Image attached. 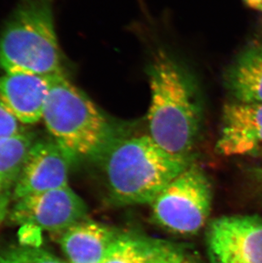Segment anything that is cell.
I'll use <instances>...</instances> for the list:
<instances>
[{
    "label": "cell",
    "mask_w": 262,
    "mask_h": 263,
    "mask_svg": "<svg viewBox=\"0 0 262 263\" xmlns=\"http://www.w3.org/2000/svg\"><path fill=\"white\" fill-rule=\"evenodd\" d=\"M148 77V136L169 154L189 159L203 119L198 87L183 67L163 51L154 55Z\"/></svg>",
    "instance_id": "cell-1"
},
{
    "label": "cell",
    "mask_w": 262,
    "mask_h": 263,
    "mask_svg": "<svg viewBox=\"0 0 262 263\" xmlns=\"http://www.w3.org/2000/svg\"><path fill=\"white\" fill-rule=\"evenodd\" d=\"M103 156L111 195L124 204H152L189 165V159L164 151L149 136L117 138Z\"/></svg>",
    "instance_id": "cell-2"
},
{
    "label": "cell",
    "mask_w": 262,
    "mask_h": 263,
    "mask_svg": "<svg viewBox=\"0 0 262 263\" xmlns=\"http://www.w3.org/2000/svg\"><path fill=\"white\" fill-rule=\"evenodd\" d=\"M0 67L5 72L65 74L53 0H20L0 35Z\"/></svg>",
    "instance_id": "cell-3"
},
{
    "label": "cell",
    "mask_w": 262,
    "mask_h": 263,
    "mask_svg": "<svg viewBox=\"0 0 262 263\" xmlns=\"http://www.w3.org/2000/svg\"><path fill=\"white\" fill-rule=\"evenodd\" d=\"M42 119L73 160L100 156L119 138L111 121L65 74L54 78Z\"/></svg>",
    "instance_id": "cell-4"
},
{
    "label": "cell",
    "mask_w": 262,
    "mask_h": 263,
    "mask_svg": "<svg viewBox=\"0 0 262 263\" xmlns=\"http://www.w3.org/2000/svg\"><path fill=\"white\" fill-rule=\"evenodd\" d=\"M212 192L203 171L189 164L152 202L158 225L174 234L192 235L200 231L210 216Z\"/></svg>",
    "instance_id": "cell-5"
},
{
    "label": "cell",
    "mask_w": 262,
    "mask_h": 263,
    "mask_svg": "<svg viewBox=\"0 0 262 263\" xmlns=\"http://www.w3.org/2000/svg\"><path fill=\"white\" fill-rule=\"evenodd\" d=\"M210 263H262V218L255 215L222 216L206 233Z\"/></svg>",
    "instance_id": "cell-6"
},
{
    "label": "cell",
    "mask_w": 262,
    "mask_h": 263,
    "mask_svg": "<svg viewBox=\"0 0 262 263\" xmlns=\"http://www.w3.org/2000/svg\"><path fill=\"white\" fill-rule=\"evenodd\" d=\"M86 212L84 202L67 185L18 199L11 219L22 226L32 225L59 237L85 219Z\"/></svg>",
    "instance_id": "cell-7"
},
{
    "label": "cell",
    "mask_w": 262,
    "mask_h": 263,
    "mask_svg": "<svg viewBox=\"0 0 262 263\" xmlns=\"http://www.w3.org/2000/svg\"><path fill=\"white\" fill-rule=\"evenodd\" d=\"M72 161L69 154L52 138L37 140L14 185L13 199L16 201L32 194L67 186Z\"/></svg>",
    "instance_id": "cell-8"
},
{
    "label": "cell",
    "mask_w": 262,
    "mask_h": 263,
    "mask_svg": "<svg viewBox=\"0 0 262 263\" xmlns=\"http://www.w3.org/2000/svg\"><path fill=\"white\" fill-rule=\"evenodd\" d=\"M217 150L226 156L262 153V103L230 102L223 108Z\"/></svg>",
    "instance_id": "cell-9"
},
{
    "label": "cell",
    "mask_w": 262,
    "mask_h": 263,
    "mask_svg": "<svg viewBox=\"0 0 262 263\" xmlns=\"http://www.w3.org/2000/svg\"><path fill=\"white\" fill-rule=\"evenodd\" d=\"M54 78L5 72L0 77V102L21 124H36L43 119Z\"/></svg>",
    "instance_id": "cell-10"
},
{
    "label": "cell",
    "mask_w": 262,
    "mask_h": 263,
    "mask_svg": "<svg viewBox=\"0 0 262 263\" xmlns=\"http://www.w3.org/2000/svg\"><path fill=\"white\" fill-rule=\"evenodd\" d=\"M118 235L97 221L84 219L60 235V246L69 263H102Z\"/></svg>",
    "instance_id": "cell-11"
},
{
    "label": "cell",
    "mask_w": 262,
    "mask_h": 263,
    "mask_svg": "<svg viewBox=\"0 0 262 263\" xmlns=\"http://www.w3.org/2000/svg\"><path fill=\"white\" fill-rule=\"evenodd\" d=\"M226 83L237 102L262 103V41L240 54L228 69Z\"/></svg>",
    "instance_id": "cell-12"
},
{
    "label": "cell",
    "mask_w": 262,
    "mask_h": 263,
    "mask_svg": "<svg viewBox=\"0 0 262 263\" xmlns=\"http://www.w3.org/2000/svg\"><path fill=\"white\" fill-rule=\"evenodd\" d=\"M37 140L33 132L26 129L0 139V181L7 190L15 185Z\"/></svg>",
    "instance_id": "cell-13"
},
{
    "label": "cell",
    "mask_w": 262,
    "mask_h": 263,
    "mask_svg": "<svg viewBox=\"0 0 262 263\" xmlns=\"http://www.w3.org/2000/svg\"><path fill=\"white\" fill-rule=\"evenodd\" d=\"M157 240L118 236L102 263H151Z\"/></svg>",
    "instance_id": "cell-14"
},
{
    "label": "cell",
    "mask_w": 262,
    "mask_h": 263,
    "mask_svg": "<svg viewBox=\"0 0 262 263\" xmlns=\"http://www.w3.org/2000/svg\"><path fill=\"white\" fill-rule=\"evenodd\" d=\"M0 263H65L38 247L21 246L0 251Z\"/></svg>",
    "instance_id": "cell-15"
},
{
    "label": "cell",
    "mask_w": 262,
    "mask_h": 263,
    "mask_svg": "<svg viewBox=\"0 0 262 263\" xmlns=\"http://www.w3.org/2000/svg\"><path fill=\"white\" fill-rule=\"evenodd\" d=\"M183 257V252L177 246L157 240L151 263H180Z\"/></svg>",
    "instance_id": "cell-16"
},
{
    "label": "cell",
    "mask_w": 262,
    "mask_h": 263,
    "mask_svg": "<svg viewBox=\"0 0 262 263\" xmlns=\"http://www.w3.org/2000/svg\"><path fill=\"white\" fill-rule=\"evenodd\" d=\"M24 129L0 102V139L10 137Z\"/></svg>",
    "instance_id": "cell-17"
},
{
    "label": "cell",
    "mask_w": 262,
    "mask_h": 263,
    "mask_svg": "<svg viewBox=\"0 0 262 263\" xmlns=\"http://www.w3.org/2000/svg\"><path fill=\"white\" fill-rule=\"evenodd\" d=\"M9 199H10V194H4L1 199H0V227L2 225L3 221L6 216L8 212V205H9Z\"/></svg>",
    "instance_id": "cell-18"
},
{
    "label": "cell",
    "mask_w": 262,
    "mask_h": 263,
    "mask_svg": "<svg viewBox=\"0 0 262 263\" xmlns=\"http://www.w3.org/2000/svg\"><path fill=\"white\" fill-rule=\"evenodd\" d=\"M247 6L262 13V0H244Z\"/></svg>",
    "instance_id": "cell-19"
},
{
    "label": "cell",
    "mask_w": 262,
    "mask_h": 263,
    "mask_svg": "<svg viewBox=\"0 0 262 263\" xmlns=\"http://www.w3.org/2000/svg\"><path fill=\"white\" fill-rule=\"evenodd\" d=\"M7 193H9V190L5 189V186H4L2 181H0V199H1V197H2L4 194H7Z\"/></svg>",
    "instance_id": "cell-20"
},
{
    "label": "cell",
    "mask_w": 262,
    "mask_h": 263,
    "mask_svg": "<svg viewBox=\"0 0 262 263\" xmlns=\"http://www.w3.org/2000/svg\"><path fill=\"white\" fill-rule=\"evenodd\" d=\"M180 263H194L193 262L192 260H190V259H188L186 257H185L184 256L183 258H182V260H181V262Z\"/></svg>",
    "instance_id": "cell-21"
},
{
    "label": "cell",
    "mask_w": 262,
    "mask_h": 263,
    "mask_svg": "<svg viewBox=\"0 0 262 263\" xmlns=\"http://www.w3.org/2000/svg\"><path fill=\"white\" fill-rule=\"evenodd\" d=\"M258 176H259V177H260V178L262 180V169L259 170V171H258Z\"/></svg>",
    "instance_id": "cell-22"
}]
</instances>
